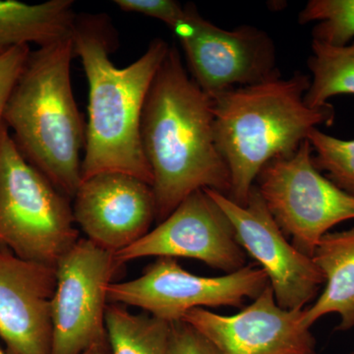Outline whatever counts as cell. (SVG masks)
<instances>
[{
	"mask_svg": "<svg viewBox=\"0 0 354 354\" xmlns=\"http://www.w3.org/2000/svg\"><path fill=\"white\" fill-rule=\"evenodd\" d=\"M141 140L158 223L195 191L230 195V169L214 131L213 100L188 74L176 46H169L147 95Z\"/></svg>",
	"mask_w": 354,
	"mask_h": 354,
	"instance_id": "obj_1",
	"label": "cell"
},
{
	"mask_svg": "<svg viewBox=\"0 0 354 354\" xmlns=\"http://www.w3.org/2000/svg\"><path fill=\"white\" fill-rule=\"evenodd\" d=\"M111 28L106 16H77L74 53L82 62L88 85L82 180L120 172L152 186L142 146V113L169 44L155 39L136 62L120 68L109 57L114 44Z\"/></svg>",
	"mask_w": 354,
	"mask_h": 354,
	"instance_id": "obj_2",
	"label": "cell"
},
{
	"mask_svg": "<svg viewBox=\"0 0 354 354\" xmlns=\"http://www.w3.org/2000/svg\"><path fill=\"white\" fill-rule=\"evenodd\" d=\"M310 81L297 72L211 97L216 145L230 174L227 197L235 204L246 206L266 165L295 153L314 128L334 123L330 102L320 108L305 102Z\"/></svg>",
	"mask_w": 354,
	"mask_h": 354,
	"instance_id": "obj_3",
	"label": "cell"
},
{
	"mask_svg": "<svg viewBox=\"0 0 354 354\" xmlns=\"http://www.w3.org/2000/svg\"><path fill=\"white\" fill-rule=\"evenodd\" d=\"M73 37L31 53L4 113L24 157L62 194L82 183V120L71 84Z\"/></svg>",
	"mask_w": 354,
	"mask_h": 354,
	"instance_id": "obj_4",
	"label": "cell"
},
{
	"mask_svg": "<svg viewBox=\"0 0 354 354\" xmlns=\"http://www.w3.org/2000/svg\"><path fill=\"white\" fill-rule=\"evenodd\" d=\"M66 196L24 157L6 125L0 135V245L55 267L80 237Z\"/></svg>",
	"mask_w": 354,
	"mask_h": 354,
	"instance_id": "obj_5",
	"label": "cell"
},
{
	"mask_svg": "<svg viewBox=\"0 0 354 354\" xmlns=\"http://www.w3.org/2000/svg\"><path fill=\"white\" fill-rule=\"evenodd\" d=\"M255 186L283 234L310 257L330 228L354 220V196L317 169L308 140L266 165Z\"/></svg>",
	"mask_w": 354,
	"mask_h": 354,
	"instance_id": "obj_6",
	"label": "cell"
},
{
	"mask_svg": "<svg viewBox=\"0 0 354 354\" xmlns=\"http://www.w3.org/2000/svg\"><path fill=\"white\" fill-rule=\"evenodd\" d=\"M269 286L264 270L253 265L221 277H201L186 271L174 258H157L139 278L113 281L108 298L109 304L137 307L174 323L192 309L242 307Z\"/></svg>",
	"mask_w": 354,
	"mask_h": 354,
	"instance_id": "obj_7",
	"label": "cell"
},
{
	"mask_svg": "<svg viewBox=\"0 0 354 354\" xmlns=\"http://www.w3.org/2000/svg\"><path fill=\"white\" fill-rule=\"evenodd\" d=\"M171 30L183 46L190 76L209 97L281 76L274 41L259 28L223 29L204 19L194 6H185Z\"/></svg>",
	"mask_w": 354,
	"mask_h": 354,
	"instance_id": "obj_8",
	"label": "cell"
},
{
	"mask_svg": "<svg viewBox=\"0 0 354 354\" xmlns=\"http://www.w3.org/2000/svg\"><path fill=\"white\" fill-rule=\"evenodd\" d=\"M120 267L115 253L87 239L58 261L50 354H82L106 339L108 291Z\"/></svg>",
	"mask_w": 354,
	"mask_h": 354,
	"instance_id": "obj_9",
	"label": "cell"
},
{
	"mask_svg": "<svg viewBox=\"0 0 354 354\" xmlns=\"http://www.w3.org/2000/svg\"><path fill=\"white\" fill-rule=\"evenodd\" d=\"M146 257L199 260L225 274L245 267L247 261L232 221L205 189L195 191L153 230L115 253L121 266Z\"/></svg>",
	"mask_w": 354,
	"mask_h": 354,
	"instance_id": "obj_10",
	"label": "cell"
},
{
	"mask_svg": "<svg viewBox=\"0 0 354 354\" xmlns=\"http://www.w3.org/2000/svg\"><path fill=\"white\" fill-rule=\"evenodd\" d=\"M205 190L232 221L242 248L264 270L277 304L283 309L306 308L315 299L325 277L313 258L288 241L257 187L254 185L246 206L216 191Z\"/></svg>",
	"mask_w": 354,
	"mask_h": 354,
	"instance_id": "obj_11",
	"label": "cell"
},
{
	"mask_svg": "<svg viewBox=\"0 0 354 354\" xmlns=\"http://www.w3.org/2000/svg\"><path fill=\"white\" fill-rule=\"evenodd\" d=\"M304 309L281 308L269 286L234 315L196 308L181 321L201 333L221 354H317L315 337L302 325Z\"/></svg>",
	"mask_w": 354,
	"mask_h": 354,
	"instance_id": "obj_12",
	"label": "cell"
},
{
	"mask_svg": "<svg viewBox=\"0 0 354 354\" xmlns=\"http://www.w3.org/2000/svg\"><path fill=\"white\" fill-rule=\"evenodd\" d=\"M73 216L88 241L118 252L150 232L156 221L152 186L120 172L95 174L79 186Z\"/></svg>",
	"mask_w": 354,
	"mask_h": 354,
	"instance_id": "obj_13",
	"label": "cell"
},
{
	"mask_svg": "<svg viewBox=\"0 0 354 354\" xmlns=\"http://www.w3.org/2000/svg\"><path fill=\"white\" fill-rule=\"evenodd\" d=\"M57 268L0 245V337L9 354H50Z\"/></svg>",
	"mask_w": 354,
	"mask_h": 354,
	"instance_id": "obj_14",
	"label": "cell"
},
{
	"mask_svg": "<svg viewBox=\"0 0 354 354\" xmlns=\"http://www.w3.org/2000/svg\"><path fill=\"white\" fill-rule=\"evenodd\" d=\"M314 262L325 277V290L313 305L306 307L302 325L310 329L321 317L337 314L341 322L335 330L354 328V227L328 232L319 241Z\"/></svg>",
	"mask_w": 354,
	"mask_h": 354,
	"instance_id": "obj_15",
	"label": "cell"
},
{
	"mask_svg": "<svg viewBox=\"0 0 354 354\" xmlns=\"http://www.w3.org/2000/svg\"><path fill=\"white\" fill-rule=\"evenodd\" d=\"M72 0L28 4L0 0V46L39 44V48L73 37L77 15Z\"/></svg>",
	"mask_w": 354,
	"mask_h": 354,
	"instance_id": "obj_16",
	"label": "cell"
},
{
	"mask_svg": "<svg viewBox=\"0 0 354 354\" xmlns=\"http://www.w3.org/2000/svg\"><path fill=\"white\" fill-rule=\"evenodd\" d=\"M106 337L111 354H169L171 323L150 314H133L124 305L109 304Z\"/></svg>",
	"mask_w": 354,
	"mask_h": 354,
	"instance_id": "obj_17",
	"label": "cell"
},
{
	"mask_svg": "<svg viewBox=\"0 0 354 354\" xmlns=\"http://www.w3.org/2000/svg\"><path fill=\"white\" fill-rule=\"evenodd\" d=\"M308 58L310 86L304 101L310 108L329 104L330 97L354 95V43L332 46L312 41Z\"/></svg>",
	"mask_w": 354,
	"mask_h": 354,
	"instance_id": "obj_18",
	"label": "cell"
},
{
	"mask_svg": "<svg viewBox=\"0 0 354 354\" xmlns=\"http://www.w3.org/2000/svg\"><path fill=\"white\" fill-rule=\"evenodd\" d=\"M317 22L312 41L344 46L354 39V0H310L298 15L301 25Z\"/></svg>",
	"mask_w": 354,
	"mask_h": 354,
	"instance_id": "obj_19",
	"label": "cell"
},
{
	"mask_svg": "<svg viewBox=\"0 0 354 354\" xmlns=\"http://www.w3.org/2000/svg\"><path fill=\"white\" fill-rule=\"evenodd\" d=\"M314 165L344 192L354 196V139L342 140L314 128L308 138Z\"/></svg>",
	"mask_w": 354,
	"mask_h": 354,
	"instance_id": "obj_20",
	"label": "cell"
},
{
	"mask_svg": "<svg viewBox=\"0 0 354 354\" xmlns=\"http://www.w3.org/2000/svg\"><path fill=\"white\" fill-rule=\"evenodd\" d=\"M31 51L29 46H15L0 53V135L6 127L4 113L14 88L24 71Z\"/></svg>",
	"mask_w": 354,
	"mask_h": 354,
	"instance_id": "obj_21",
	"label": "cell"
},
{
	"mask_svg": "<svg viewBox=\"0 0 354 354\" xmlns=\"http://www.w3.org/2000/svg\"><path fill=\"white\" fill-rule=\"evenodd\" d=\"M169 354H221L216 346L184 321L171 323Z\"/></svg>",
	"mask_w": 354,
	"mask_h": 354,
	"instance_id": "obj_22",
	"label": "cell"
},
{
	"mask_svg": "<svg viewBox=\"0 0 354 354\" xmlns=\"http://www.w3.org/2000/svg\"><path fill=\"white\" fill-rule=\"evenodd\" d=\"M114 3L125 12L142 14L162 21L169 29L184 12V6L174 0H115Z\"/></svg>",
	"mask_w": 354,
	"mask_h": 354,
	"instance_id": "obj_23",
	"label": "cell"
},
{
	"mask_svg": "<svg viewBox=\"0 0 354 354\" xmlns=\"http://www.w3.org/2000/svg\"><path fill=\"white\" fill-rule=\"evenodd\" d=\"M82 354H111L108 337L102 339V341L97 342L94 346L88 348L87 351H84Z\"/></svg>",
	"mask_w": 354,
	"mask_h": 354,
	"instance_id": "obj_24",
	"label": "cell"
},
{
	"mask_svg": "<svg viewBox=\"0 0 354 354\" xmlns=\"http://www.w3.org/2000/svg\"><path fill=\"white\" fill-rule=\"evenodd\" d=\"M0 354H9V353H7V351H3V349H2L1 348H0Z\"/></svg>",
	"mask_w": 354,
	"mask_h": 354,
	"instance_id": "obj_25",
	"label": "cell"
},
{
	"mask_svg": "<svg viewBox=\"0 0 354 354\" xmlns=\"http://www.w3.org/2000/svg\"><path fill=\"white\" fill-rule=\"evenodd\" d=\"M4 50H6V48H1V46H0V53H1V51H3Z\"/></svg>",
	"mask_w": 354,
	"mask_h": 354,
	"instance_id": "obj_26",
	"label": "cell"
},
{
	"mask_svg": "<svg viewBox=\"0 0 354 354\" xmlns=\"http://www.w3.org/2000/svg\"><path fill=\"white\" fill-rule=\"evenodd\" d=\"M349 354H354V351H353V353H349Z\"/></svg>",
	"mask_w": 354,
	"mask_h": 354,
	"instance_id": "obj_27",
	"label": "cell"
}]
</instances>
